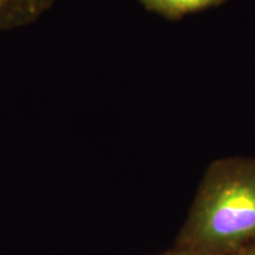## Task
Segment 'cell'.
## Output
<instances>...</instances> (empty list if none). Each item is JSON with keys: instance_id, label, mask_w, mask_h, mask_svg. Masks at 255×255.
<instances>
[{"instance_id": "6da1fadb", "label": "cell", "mask_w": 255, "mask_h": 255, "mask_svg": "<svg viewBox=\"0 0 255 255\" xmlns=\"http://www.w3.org/2000/svg\"><path fill=\"white\" fill-rule=\"evenodd\" d=\"M183 239L208 253L234 251L255 240V159H225L210 167Z\"/></svg>"}, {"instance_id": "7a4b0ae2", "label": "cell", "mask_w": 255, "mask_h": 255, "mask_svg": "<svg viewBox=\"0 0 255 255\" xmlns=\"http://www.w3.org/2000/svg\"><path fill=\"white\" fill-rule=\"evenodd\" d=\"M56 0H0V32L30 25L52 7Z\"/></svg>"}, {"instance_id": "3957f363", "label": "cell", "mask_w": 255, "mask_h": 255, "mask_svg": "<svg viewBox=\"0 0 255 255\" xmlns=\"http://www.w3.org/2000/svg\"><path fill=\"white\" fill-rule=\"evenodd\" d=\"M149 11L174 18L214 5L220 0H139Z\"/></svg>"}, {"instance_id": "277c9868", "label": "cell", "mask_w": 255, "mask_h": 255, "mask_svg": "<svg viewBox=\"0 0 255 255\" xmlns=\"http://www.w3.org/2000/svg\"><path fill=\"white\" fill-rule=\"evenodd\" d=\"M241 255H255V245L246 248V250H244Z\"/></svg>"}, {"instance_id": "5b68a950", "label": "cell", "mask_w": 255, "mask_h": 255, "mask_svg": "<svg viewBox=\"0 0 255 255\" xmlns=\"http://www.w3.org/2000/svg\"><path fill=\"white\" fill-rule=\"evenodd\" d=\"M178 255H190V254H178Z\"/></svg>"}]
</instances>
